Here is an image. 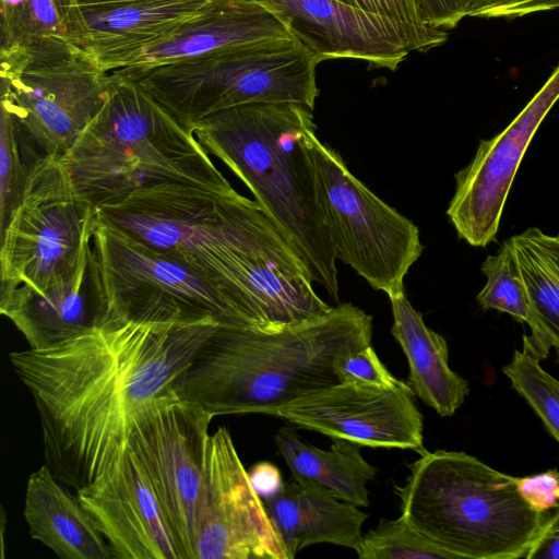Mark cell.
Listing matches in <instances>:
<instances>
[{"label": "cell", "instance_id": "6da1fadb", "mask_svg": "<svg viewBox=\"0 0 559 559\" xmlns=\"http://www.w3.org/2000/svg\"><path fill=\"white\" fill-rule=\"evenodd\" d=\"M218 325L108 316L56 346L10 353L37 407L52 475L78 491L114 469L127 452L134 413L174 390Z\"/></svg>", "mask_w": 559, "mask_h": 559}, {"label": "cell", "instance_id": "7a4b0ae2", "mask_svg": "<svg viewBox=\"0 0 559 559\" xmlns=\"http://www.w3.org/2000/svg\"><path fill=\"white\" fill-rule=\"evenodd\" d=\"M95 219L183 263L222 292L248 328L280 329L332 308L272 217L235 189L144 188L95 209Z\"/></svg>", "mask_w": 559, "mask_h": 559}, {"label": "cell", "instance_id": "3957f363", "mask_svg": "<svg viewBox=\"0 0 559 559\" xmlns=\"http://www.w3.org/2000/svg\"><path fill=\"white\" fill-rule=\"evenodd\" d=\"M371 340L372 317L352 302L281 329L218 325L174 391L213 416H277L290 402L340 383L336 361Z\"/></svg>", "mask_w": 559, "mask_h": 559}, {"label": "cell", "instance_id": "277c9868", "mask_svg": "<svg viewBox=\"0 0 559 559\" xmlns=\"http://www.w3.org/2000/svg\"><path fill=\"white\" fill-rule=\"evenodd\" d=\"M193 133L251 191L288 238L313 283L338 301V270L313 155L312 109L294 103L251 104L199 122Z\"/></svg>", "mask_w": 559, "mask_h": 559}, {"label": "cell", "instance_id": "5b68a950", "mask_svg": "<svg viewBox=\"0 0 559 559\" xmlns=\"http://www.w3.org/2000/svg\"><path fill=\"white\" fill-rule=\"evenodd\" d=\"M59 159L94 210L163 185L234 190L194 133L115 71L100 110Z\"/></svg>", "mask_w": 559, "mask_h": 559}, {"label": "cell", "instance_id": "8992f818", "mask_svg": "<svg viewBox=\"0 0 559 559\" xmlns=\"http://www.w3.org/2000/svg\"><path fill=\"white\" fill-rule=\"evenodd\" d=\"M394 486L401 515L453 559L524 558L547 513L521 498L515 477L463 451L423 453Z\"/></svg>", "mask_w": 559, "mask_h": 559}, {"label": "cell", "instance_id": "52a82bcc", "mask_svg": "<svg viewBox=\"0 0 559 559\" xmlns=\"http://www.w3.org/2000/svg\"><path fill=\"white\" fill-rule=\"evenodd\" d=\"M322 60L295 36L150 68L115 72L139 83L182 127L251 104L294 103L313 110Z\"/></svg>", "mask_w": 559, "mask_h": 559}, {"label": "cell", "instance_id": "ba28073f", "mask_svg": "<svg viewBox=\"0 0 559 559\" xmlns=\"http://www.w3.org/2000/svg\"><path fill=\"white\" fill-rule=\"evenodd\" d=\"M95 210L59 158L41 156L23 198L0 231L1 286L41 292L70 276L92 239Z\"/></svg>", "mask_w": 559, "mask_h": 559}, {"label": "cell", "instance_id": "9c48e42d", "mask_svg": "<svg viewBox=\"0 0 559 559\" xmlns=\"http://www.w3.org/2000/svg\"><path fill=\"white\" fill-rule=\"evenodd\" d=\"M108 316L145 322L248 328L217 288L171 257L95 219L92 236Z\"/></svg>", "mask_w": 559, "mask_h": 559}, {"label": "cell", "instance_id": "30bf717a", "mask_svg": "<svg viewBox=\"0 0 559 559\" xmlns=\"http://www.w3.org/2000/svg\"><path fill=\"white\" fill-rule=\"evenodd\" d=\"M313 155L337 260L388 297L405 293V276L424 249L418 227L367 188L318 136Z\"/></svg>", "mask_w": 559, "mask_h": 559}, {"label": "cell", "instance_id": "8fae6325", "mask_svg": "<svg viewBox=\"0 0 559 559\" xmlns=\"http://www.w3.org/2000/svg\"><path fill=\"white\" fill-rule=\"evenodd\" d=\"M213 417L171 390L141 406L130 423L128 448L146 475L183 559H197Z\"/></svg>", "mask_w": 559, "mask_h": 559}, {"label": "cell", "instance_id": "7c38bea8", "mask_svg": "<svg viewBox=\"0 0 559 559\" xmlns=\"http://www.w3.org/2000/svg\"><path fill=\"white\" fill-rule=\"evenodd\" d=\"M0 106L44 156L60 158L104 105L110 72L78 50L0 55Z\"/></svg>", "mask_w": 559, "mask_h": 559}, {"label": "cell", "instance_id": "4fadbf2b", "mask_svg": "<svg viewBox=\"0 0 559 559\" xmlns=\"http://www.w3.org/2000/svg\"><path fill=\"white\" fill-rule=\"evenodd\" d=\"M197 559H289L224 427L206 443Z\"/></svg>", "mask_w": 559, "mask_h": 559}, {"label": "cell", "instance_id": "5bb4252c", "mask_svg": "<svg viewBox=\"0 0 559 559\" xmlns=\"http://www.w3.org/2000/svg\"><path fill=\"white\" fill-rule=\"evenodd\" d=\"M414 397L401 380L391 386L340 382L290 402L277 417L331 439L421 455L424 424Z\"/></svg>", "mask_w": 559, "mask_h": 559}, {"label": "cell", "instance_id": "9a60e30c", "mask_svg": "<svg viewBox=\"0 0 559 559\" xmlns=\"http://www.w3.org/2000/svg\"><path fill=\"white\" fill-rule=\"evenodd\" d=\"M559 99V64L522 111L500 133L481 140L471 163L455 174L447 214L459 238L474 247L496 239L507 197L522 158Z\"/></svg>", "mask_w": 559, "mask_h": 559}, {"label": "cell", "instance_id": "2e32d148", "mask_svg": "<svg viewBox=\"0 0 559 559\" xmlns=\"http://www.w3.org/2000/svg\"><path fill=\"white\" fill-rule=\"evenodd\" d=\"M76 497L118 559H183L153 488L128 448Z\"/></svg>", "mask_w": 559, "mask_h": 559}, {"label": "cell", "instance_id": "e0dca14e", "mask_svg": "<svg viewBox=\"0 0 559 559\" xmlns=\"http://www.w3.org/2000/svg\"><path fill=\"white\" fill-rule=\"evenodd\" d=\"M0 312L27 341L46 349L74 338L108 319L99 263L90 239L73 273L41 292L20 284L0 286Z\"/></svg>", "mask_w": 559, "mask_h": 559}, {"label": "cell", "instance_id": "ac0fdd59", "mask_svg": "<svg viewBox=\"0 0 559 559\" xmlns=\"http://www.w3.org/2000/svg\"><path fill=\"white\" fill-rule=\"evenodd\" d=\"M276 13L322 61L349 58L395 71L409 50L383 17L340 0H254Z\"/></svg>", "mask_w": 559, "mask_h": 559}, {"label": "cell", "instance_id": "d6986e66", "mask_svg": "<svg viewBox=\"0 0 559 559\" xmlns=\"http://www.w3.org/2000/svg\"><path fill=\"white\" fill-rule=\"evenodd\" d=\"M292 36L276 13L254 0H212L162 38L108 59L98 69L157 67Z\"/></svg>", "mask_w": 559, "mask_h": 559}, {"label": "cell", "instance_id": "ffe728a7", "mask_svg": "<svg viewBox=\"0 0 559 559\" xmlns=\"http://www.w3.org/2000/svg\"><path fill=\"white\" fill-rule=\"evenodd\" d=\"M212 0H111L64 5L70 43L97 68L171 32Z\"/></svg>", "mask_w": 559, "mask_h": 559}, {"label": "cell", "instance_id": "44dd1931", "mask_svg": "<svg viewBox=\"0 0 559 559\" xmlns=\"http://www.w3.org/2000/svg\"><path fill=\"white\" fill-rule=\"evenodd\" d=\"M264 504L289 559L304 548L321 543L356 550L368 519L357 506L305 478L292 477Z\"/></svg>", "mask_w": 559, "mask_h": 559}, {"label": "cell", "instance_id": "7402d4cb", "mask_svg": "<svg viewBox=\"0 0 559 559\" xmlns=\"http://www.w3.org/2000/svg\"><path fill=\"white\" fill-rule=\"evenodd\" d=\"M24 518L32 538L61 559H112L114 554L80 503L46 464L28 477Z\"/></svg>", "mask_w": 559, "mask_h": 559}, {"label": "cell", "instance_id": "603a6c76", "mask_svg": "<svg viewBox=\"0 0 559 559\" xmlns=\"http://www.w3.org/2000/svg\"><path fill=\"white\" fill-rule=\"evenodd\" d=\"M393 324L391 333L405 354L414 394L442 417L452 416L469 393L467 381L449 365L447 340L428 328L405 293L389 297Z\"/></svg>", "mask_w": 559, "mask_h": 559}, {"label": "cell", "instance_id": "cb8c5ba5", "mask_svg": "<svg viewBox=\"0 0 559 559\" xmlns=\"http://www.w3.org/2000/svg\"><path fill=\"white\" fill-rule=\"evenodd\" d=\"M274 441L292 477L314 481L357 507L369 506L367 484L378 468L364 459L360 444L335 438L329 450L319 449L300 440L290 426H283Z\"/></svg>", "mask_w": 559, "mask_h": 559}, {"label": "cell", "instance_id": "d4e9b609", "mask_svg": "<svg viewBox=\"0 0 559 559\" xmlns=\"http://www.w3.org/2000/svg\"><path fill=\"white\" fill-rule=\"evenodd\" d=\"M510 240L531 302L525 337L542 359L554 349L559 362V235L532 227Z\"/></svg>", "mask_w": 559, "mask_h": 559}, {"label": "cell", "instance_id": "484cf974", "mask_svg": "<svg viewBox=\"0 0 559 559\" xmlns=\"http://www.w3.org/2000/svg\"><path fill=\"white\" fill-rule=\"evenodd\" d=\"M72 50L62 0H0V55Z\"/></svg>", "mask_w": 559, "mask_h": 559}, {"label": "cell", "instance_id": "4316f807", "mask_svg": "<svg viewBox=\"0 0 559 559\" xmlns=\"http://www.w3.org/2000/svg\"><path fill=\"white\" fill-rule=\"evenodd\" d=\"M542 360L523 335L522 349L513 352L502 372L559 443V380L542 367Z\"/></svg>", "mask_w": 559, "mask_h": 559}, {"label": "cell", "instance_id": "83f0119b", "mask_svg": "<svg viewBox=\"0 0 559 559\" xmlns=\"http://www.w3.org/2000/svg\"><path fill=\"white\" fill-rule=\"evenodd\" d=\"M487 281L476 299L483 310H497L528 324L531 302L518 259L510 239L481 264Z\"/></svg>", "mask_w": 559, "mask_h": 559}, {"label": "cell", "instance_id": "f1b7e54d", "mask_svg": "<svg viewBox=\"0 0 559 559\" xmlns=\"http://www.w3.org/2000/svg\"><path fill=\"white\" fill-rule=\"evenodd\" d=\"M15 119L4 109L0 114V231L20 204L33 166L41 156ZM39 151V150H38Z\"/></svg>", "mask_w": 559, "mask_h": 559}, {"label": "cell", "instance_id": "f546056e", "mask_svg": "<svg viewBox=\"0 0 559 559\" xmlns=\"http://www.w3.org/2000/svg\"><path fill=\"white\" fill-rule=\"evenodd\" d=\"M360 559H453L431 543L401 515L383 519L364 534L356 549Z\"/></svg>", "mask_w": 559, "mask_h": 559}, {"label": "cell", "instance_id": "4dcf8cb0", "mask_svg": "<svg viewBox=\"0 0 559 559\" xmlns=\"http://www.w3.org/2000/svg\"><path fill=\"white\" fill-rule=\"evenodd\" d=\"M391 23L411 51L427 52L448 40L444 29L431 28L420 19L414 0H340Z\"/></svg>", "mask_w": 559, "mask_h": 559}, {"label": "cell", "instance_id": "1f68e13d", "mask_svg": "<svg viewBox=\"0 0 559 559\" xmlns=\"http://www.w3.org/2000/svg\"><path fill=\"white\" fill-rule=\"evenodd\" d=\"M341 382L391 386L396 379L377 356L372 345L342 356L335 364Z\"/></svg>", "mask_w": 559, "mask_h": 559}, {"label": "cell", "instance_id": "d6a6232c", "mask_svg": "<svg viewBox=\"0 0 559 559\" xmlns=\"http://www.w3.org/2000/svg\"><path fill=\"white\" fill-rule=\"evenodd\" d=\"M515 486L524 502L534 511L547 513L559 506V472H544L515 477Z\"/></svg>", "mask_w": 559, "mask_h": 559}, {"label": "cell", "instance_id": "836d02e7", "mask_svg": "<svg viewBox=\"0 0 559 559\" xmlns=\"http://www.w3.org/2000/svg\"><path fill=\"white\" fill-rule=\"evenodd\" d=\"M559 9V0H469L468 16L521 17Z\"/></svg>", "mask_w": 559, "mask_h": 559}, {"label": "cell", "instance_id": "e575fe53", "mask_svg": "<svg viewBox=\"0 0 559 559\" xmlns=\"http://www.w3.org/2000/svg\"><path fill=\"white\" fill-rule=\"evenodd\" d=\"M421 21L431 28H454L468 16L469 0H414Z\"/></svg>", "mask_w": 559, "mask_h": 559}, {"label": "cell", "instance_id": "d590c367", "mask_svg": "<svg viewBox=\"0 0 559 559\" xmlns=\"http://www.w3.org/2000/svg\"><path fill=\"white\" fill-rule=\"evenodd\" d=\"M525 559H559V506L547 514Z\"/></svg>", "mask_w": 559, "mask_h": 559}, {"label": "cell", "instance_id": "8d00e7d4", "mask_svg": "<svg viewBox=\"0 0 559 559\" xmlns=\"http://www.w3.org/2000/svg\"><path fill=\"white\" fill-rule=\"evenodd\" d=\"M248 474L254 490L264 499L277 493L285 484L278 467L271 462L254 464Z\"/></svg>", "mask_w": 559, "mask_h": 559}, {"label": "cell", "instance_id": "74e56055", "mask_svg": "<svg viewBox=\"0 0 559 559\" xmlns=\"http://www.w3.org/2000/svg\"><path fill=\"white\" fill-rule=\"evenodd\" d=\"M105 1H111V0H62V3L64 5H83V4H91V3L105 2Z\"/></svg>", "mask_w": 559, "mask_h": 559}]
</instances>
